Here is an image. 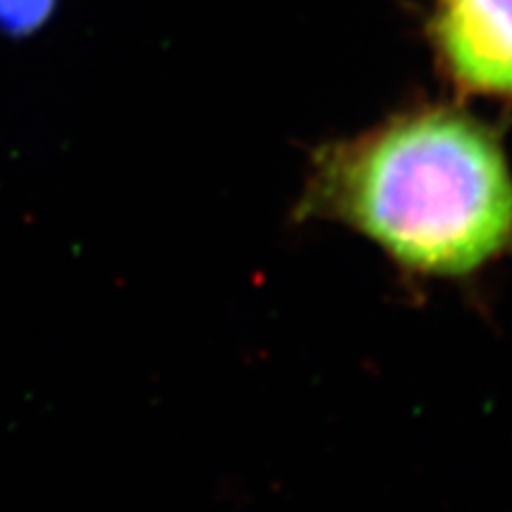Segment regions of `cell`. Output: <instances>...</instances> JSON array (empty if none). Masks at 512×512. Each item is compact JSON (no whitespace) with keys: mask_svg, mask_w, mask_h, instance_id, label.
Wrapping results in <instances>:
<instances>
[{"mask_svg":"<svg viewBox=\"0 0 512 512\" xmlns=\"http://www.w3.org/2000/svg\"><path fill=\"white\" fill-rule=\"evenodd\" d=\"M427 34L458 95L512 100V0H434Z\"/></svg>","mask_w":512,"mask_h":512,"instance_id":"2","label":"cell"},{"mask_svg":"<svg viewBox=\"0 0 512 512\" xmlns=\"http://www.w3.org/2000/svg\"><path fill=\"white\" fill-rule=\"evenodd\" d=\"M297 216L361 235L413 278L460 280L512 252V166L475 114L420 105L316 150Z\"/></svg>","mask_w":512,"mask_h":512,"instance_id":"1","label":"cell"},{"mask_svg":"<svg viewBox=\"0 0 512 512\" xmlns=\"http://www.w3.org/2000/svg\"><path fill=\"white\" fill-rule=\"evenodd\" d=\"M57 0H0V31L8 36L34 34L53 17Z\"/></svg>","mask_w":512,"mask_h":512,"instance_id":"3","label":"cell"}]
</instances>
